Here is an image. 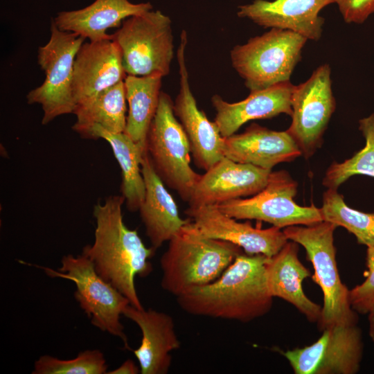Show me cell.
Returning <instances> with one entry per match:
<instances>
[{"label":"cell","instance_id":"d6986e66","mask_svg":"<svg viewBox=\"0 0 374 374\" xmlns=\"http://www.w3.org/2000/svg\"><path fill=\"white\" fill-rule=\"evenodd\" d=\"M294 87L290 81L281 82L250 91L245 99L235 103H229L220 96L214 95L211 98L216 112L214 122L222 136L226 138L250 121L271 118L280 114L291 116Z\"/></svg>","mask_w":374,"mask_h":374},{"label":"cell","instance_id":"ffe728a7","mask_svg":"<svg viewBox=\"0 0 374 374\" xmlns=\"http://www.w3.org/2000/svg\"><path fill=\"white\" fill-rule=\"evenodd\" d=\"M224 155L236 162L271 170L280 163L302 155L287 131H275L252 123L244 132L225 138Z\"/></svg>","mask_w":374,"mask_h":374},{"label":"cell","instance_id":"cb8c5ba5","mask_svg":"<svg viewBox=\"0 0 374 374\" xmlns=\"http://www.w3.org/2000/svg\"><path fill=\"white\" fill-rule=\"evenodd\" d=\"M82 137L103 139L110 145L121 170V195L130 211H139L145 194L141 161L146 150L125 132H110L98 125L89 128Z\"/></svg>","mask_w":374,"mask_h":374},{"label":"cell","instance_id":"5bb4252c","mask_svg":"<svg viewBox=\"0 0 374 374\" xmlns=\"http://www.w3.org/2000/svg\"><path fill=\"white\" fill-rule=\"evenodd\" d=\"M185 213L205 236L236 244L248 255L262 254L271 258L289 240L280 228L261 229L253 226L249 221L238 222L216 205L188 206Z\"/></svg>","mask_w":374,"mask_h":374},{"label":"cell","instance_id":"4dcf8cb0","mask_svg":"<svg viewBox=\"0 0 374 374\" xmlns=\"http://www.w3.org/2000/svg\"><path fill=\"white\" fill-rule=\"evenodd\" d=\"M348 24L364 23L374 13V0H333Z\"/></svg>","mask_w":374,"mask_h":374},{"label":"cell","instance_id":"9c48e42d","mask_svg":"<svg viewBox=\"0 0 374 374\" xmlns=\"http://www.w3.org/2000/svg\"><path fill=\"white\" fill-rule=\"evenodd\" d=\"M38 267V266H37ZM43 269L51 277H59L74 283V296L80 308L90 318L92 325L100 330L120 338L125 348L130 349L121 316L128 299L96 272L93 262L82 253L77 256L68 254L61 260V267L54 270Z\"/></svg>","mask_w":374,"mask_h":374},{"label":"cell","instance_id":"f546056e","mask_svg":"<svg viewBox=\"0 0 374 374\" xmlns=\"http://www.w3.org/2000/svg\"><path fill=\"white\" fill-rule=\"evenodd\" d=\"M366 280L349 291V300L353 310L366 314L374 307V247H367Z\"/></svg>","mask_w":374,"mask_h":374},{"label":"cell","instance_id":"7402d4cb","mask_svg":"<svg viewBox=\"0 0 374 374\" xmlns=\"http://www.w3.org/2000/svg\"><path fill=\"white\" fill-rule=\"evenodd\" d=\"M151 10L150 2L95 0L81 9L60 12L53 19L59 29L94 42L112 39V35L107 33L109 28H120L127 18Z\"/></svg>","mask_w":374,"mask_h":374},{"label":"cell","instance_id":"83f0119b","mask_svg":"<svg viewBox=\"0 0 374 374\" xmlns=\"http://www.w3.org/2000/svg\"><path fill=\"white\" fill-rule=\"evenodd\" d=\"M359 129L366 140L365 146L351 158L341 163L334 161L327 169L322 184L338 188L354 175L374 177V113L359 121Z\"/></svg>","mask_w":374,"mask_h":374},{"label":"cell","instance_id":"4fadbf2b","mask_svg":"<svg viewBox=\"0 0 374 374\" xmlns=\"http://www.w3.org/2000/svg\"><path fill=\"white\" fill-rule=\"evenodd\" d=\"M187 43V33L183 30L177 50L179 89L173 109L187 136L195 166L206 171L224 157L225 138L215 123L211 121L204 112L199 109L191 91L185 58Z\"/></svg>","mask_w":374,"mask_h":374},{"label":"cell","instance_id":"8992f818","mask_svg":"<svg viewBox=\"0 0 374 374\" xmlns=\"http://www.w3.org/2000/svg\"><path fill=\"white\" fill-rule=\"evenodd\" d=\"M170 96L161 91L150 124L146 150L163 182L188 202L201 175L190 166V148L185 131L174 113Z\"/></svg>","mask_w":374,"mask_h":374},{"label":"cell","instance_id":"277c9868","mask_svg":"<svg viewBox=\"0 0 374 374\" xmlns=\"http://www.w3.org/2000/svg\"><path fill=\"white\" fill-rule=\"evenodd\" d=\"M337 225L321 221L312 225H293L283 229L287 238L302 245L314 268L312 279L323 294V305L318 322L323 330L334 325H356L350 290L341 282L336 261L334 232Z\"/></svg>","mask_w":374,"mask_h":374},{"label":"cell","instance_id":"8fae6325","mask_svg":"<svg viewBox=\"0 0 374 374\" xmlns=\"http://www.w3.org/2000/svg\"><path fill=\"white\" fill-rule=\"evenodd\" d=\"M292 122L287 132L306 159L321 146L323 136L336 109L328 64L317 67L304 82L294 85Z\"/></svg>","mask_w":374,"mask_h":374},{"label":"cell","instance_id":"7a4b0ae2","mask_svg":"<svg viewBox=\"0 0 374 374\" xmlns=\"http://www.w3.org/2000/svg\"><path fill=\"white\" fill-rule=\"evenodd\" d=\"M262 254H239L214 281L176 297L186 313L249 322L268 313L273 296L267 283Z\"/></svg>","mask_w":374,"mask_h":374},{"label":"cell","instance_id":"7c38bea8","mask_svg":"<svg viewBox=\"0 0 374 374\" xmlns=\"http://www.w3.org/2000/svg\"><path fill=\"white\" fill-rule=\"evenodd\" d=\"M363 352L356 325H334L323 330L312 344L281 353L295 374H355Z\"/></svg>","mask_w":374,"mask_h":374},{"label":"cell","instance_id":"4316f807","mask_svg":"<svg viewBox=\"0 0 374 374\" xmlns=\"http://www.w3.org/2000/svg\"><path fill=\"white\" fill-rule=\"evenodd\" d=\"M324 221L345 228L367 247H374V212L364 213L348 206L337 188H328L320 208Z\"/></svg>","mask_w":374,"mask_h":374},{"label":"cell","instance_id":"d4e9b609","mask_svg":"<svg viewBox=\"0 0 374 374\" xmlns=\"http://www.w3.org/2000/svg\"><path fill=\"white\" fill-rule=\"evenodd\" d=\"M163 78L127 75L124 79L128 105L124 132L145 150L148 132L159 104Z\"/></svg>","mask_w":374,"mask_h":374},{"label":"cell","instance_id":"603a6c76","mask_svg":"<svg viewBox=\"0 0 374 374\" xmlns=\"http://www.w3.org/2000/svg\"><path fill=\"white\" fill-rule=\"evenodd\" d=\"M298 243L287 241L265 265L267 283L273 297L280 298L296 308L310 322H319L322 307L305 294L302 283L310 276L299 257Z\"/></svg>","mask_w":374,"mask_h":374},{"label":"cell","instance_id":"5b68a950","mask_svg":"<svg viewBox=\"0 0 374 374\" xmlns=\"http://www.w3.org/2000/svg\"><path fill=\"white\" fill-rule=\"evenodd\" d=\"M308 41L294 32L277 28L235 46L230 52L232 66L250 91L290 81Z\"/></svg>","mask_w":374,"mask_h":374},{"label":"cell","instance_id":"ac0fdd59","mask_svg":"<svg viewBox=\"0 0 374 374\" xmlns=\"http://www.w3.org/2000/svg\"><path fill=\"white\" fill-rule=\"evenodd\" d=\"M123 315L134 321L142 333L139 347L133 350L141 374H166L172 364V352L181 342L172 317L153 309H138L129 304Z\"/></svg>","mask_w":374,"mask_h":374},{"label":"cell","instance_id":"e0dca14e","mask_svg":"<svg viewBox=\"0 0 374 374\" xmlns=\"http://www.w3.org/2000/svg\"><path fill=\"white\" fill-rule=\"evenodd\" d=\"M331 3L333 0H253L240 6L237 15L263 28L287 30L318 41L325 21L319 12Z\"/></svg>","mask_w":374,"mask_h":374},{"label":"cell","instance_id":"52a82bcc","mask_svg":"<svg viewBox=\"0 0 374 374\" xmlns=\"http://www.w3.org/2000/svg\"><path fill=\"white\" fill-rule=\"evenodd\" d=\"M122 53L127 75L169 74L174 57L170 18L160 10L130 17L112 34Z\"/></svg>","mask_w":374,"mask_h":374},{"label":"cell","instance_id":"2e32d148","mask_svg":"<svg viewBox=\"0 0 374 374\" xmlns=\"http://www.w3.org/2000/svg\"><path fill=\"white\" fill-rule=\"evenodd\" d=\"M121 51L113 39L84 42L73 65V93L75 105L123 81Z\"/></svg>","mask_w":374,"mask_h":374},{"label":"cell","instance_id":"6da1fadb","mask_svg":"<svg viewBox=\"0 0 374 374\" xmlns=\"http://www.w3.org/2000/svg\"><path fill=\"white\" fill-rule=\"evenodd\" d=\"M124 202L122 195H111L94 206V242L86 245L82 253L93 262L100 276L128 299L130 305L142 309L134 278L150 274L152 267L149 260L156 251L144 244L136 230L125 225Z\"/></svg>","mask_w":374,"mask_h":374},{"label":"cell","instance_id":"ba28073f","mask_svg":"<svg viewBox=\"0 0 374 374\" xmlns=\"http://www.w3.org/2000/svg\"><path fill=\"white\" fill-rule=\"evenodd\" d=\"M84 39L75 33L59 29L51 19L50 39L39 48L37 55L38 64L46 78L26 96L28 104L41 105L42 125L61 115L73 113L76 106L73 93V65Z\"/></svg>","mask_w":374,"mask_h":374},{"label":"cell","instance_id":"3957f363","mask_svg":"<svg viewBox=\"0 0 374 374\" xmlns=\"http://www.w3.org/2000/svg\"><path fill=\"white\" fill-rule=\"evenodd\" d=\"M242 253L236 244L205 236L190 219L168 241L161 257V287L177 297L207 285Z\"/></svg>","mask_w":374,"mask_h":374},{"label":"cell","instance_id":"484cf974","mask_svg":"<svg viewBox=\"0 0 374 374\" xmlns=\"http://www.w3.org/2000/svg\"><path fill=\"white\" fill-rule=\"evenodd\" d=\"M124 80L105 89L94 98L77 105L73 113L77 121L73 130L81 136L98 125L113 132H124L127 120Z\"/></svg>","mask_w":374,"mask_h":374},{"label":"cell","instance_id":"44dd1931","mask_svg":"<svg viewBox=\"0 0 374 374\" xmlns=\"http://www.w3.org/2000/svg\"><path fill=\"white\" fill-rule=\"evenodd\" d=\"M141 170L145 194L139 211L151 247L156 251L168 242L190 218L180 217L177 204L156 172L147 150L142 158Z\"/></svg>","mask_w":374,"mask_h":374},{"label":"cell","instance_id":"d6a6232c","mask_svg":"<svg viewBox=\"0 0 374 374\" xmlns=\"http://www.w3.org/2000/svg\"><path fill=\"white\" fill-rule=\"evenodd\" d=\"M369 335L374 341V307L368 312Z\"/></svg>","mask_w":374,"mask_h":374},{"label":"cell","instance_id":"9a60e30c","mask_svg":"<svg viewBox=\"0 0 374 374\" xmlns=\"http://www.w3.org/2000/svg\"><path fill=\"white\" fill-rule=\"evenodd\" d=\"M271 171L224 157L200 175L188 205H218L253 195L266 186Z\"/></svg>","mask_w":374,"mask_h":374},{"label":"cell","instance_id":"f1b7e54d","mask_svg":"<svg viewBox=\"0 0 374 374\" xmlns=\"http://www.w3.org/2000/svg\"><path fill=\"white\" fill-rule=\"evenodd\" d=\"M107 365L103 353L87 350L71 359H60L45 355L35 361L33 374H104Z\"/></svg>","mask_w":374,"mask_h":374},{"label":"cell","instance_id":"30bf717a","mask_svg":"<svg viewBox=\"0 0 374 374\" xmlns=\"http://www.w3.org/2000/svg\"><path fill=\"white\" fill-rule=\"evenodd\" d=\"M297 182L285 170L271 171L266 186L250 198H238L216 205L237 220H256L284 229L293 225H312L323 221L320 208L302 206L294 198Z\"/></svg>","mask_w":374,"mask_h":374},{"label":"cell","instance_id":"1f68e13d","mask_svg":"<svg viewBox=\"0 0 374 374\" xmlns=\"http://www.w3.org/2000/svg\"><path fill=\"white\" fill-rule=\"evenodd\" d=\"M141 371L140 367L137 366L131 359H127L120 366L114 370L107 372L108 374H137Z\"/></svg>","mask_w":374,"mask_h":374}]
</instances>
